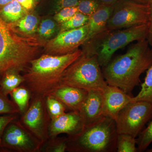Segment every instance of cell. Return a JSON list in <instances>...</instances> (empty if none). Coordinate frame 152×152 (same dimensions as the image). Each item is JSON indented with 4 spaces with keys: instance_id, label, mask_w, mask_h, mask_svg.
Listing matches in <instances>:
<instances>
[{
    "instance_id": "obj_2",
    "label": "cell",
    "mask_w": 152,
    "mask_h": 152,
    "mask_svg": "<svg viewBox=\"0 0 152 152\" xmlns=\"http://www.w3.org/2000/svg\"><path fill=\"white\" fill-rule=\"evenodd\" d=\"M83 54L79 50L63 55H44L31 61L23 76L24 86L32 96L46 97L58 87L62 75L71 64Z\"/></svg>"
},
{
    "instance_id": "obj_36",
    "label": "cell",
    "mask_w": 152,
    "mask_h": 152,
    "mask_svg": "<svg viewBox=\"0 0 152 152\" xmlns=\"http://www.w3.org/2000/svg\"><path fill=\"white\" fill-rule=\"evenodd\" d=\"M13 0H0V8L2 7L9 3L10 2Z\"/></svg>"
},
{
    "instance_id": "obj_10",
    "label": "cell",
    "mask_w": 152,
    "mask_h": 152,
    "mask_svg": "<svg viewBox=\"0 0 152 152\" xmlns=\"http://www.w3.org/2000/svg\"><path fill=\"white\" fill-rule=\"evenodd\" d=\"M42 144L16 119L6 128L1 141V150L19 152H35L40 151Z\"/></svg>"
},
{
    "instance_id": "obj_17",
    "label": "cell",
    "mask_w": 152,
    "mask_h": 152,
    "mask_svg": "<svg viewBox=\"0 0 152 152\" xmlns=\"http://www.w3.org/2000/svg\"><path fill=\"white\" fill-rule=\"evenodd\" d=\"M26 12L17 0H13L0 8V17L7 23L12 24L22 18Z\"/></svg>"
},
{
    "instance_id": "obj_30",
    "label": "cell",
    "mask_w": 152,
    "mask_h": 152,
    "mask_svg": "<svg viewBox=\"0 0 152 152\" xmlns=\"http://www.w3.org/2000/svg\"><path fill=\"white\" fill-rule=\"evenodd\" d=\"M16 119H17V114H11L0 116V151L1 141L4 132L8 125Z\"/></svg>"
},
{
    "instance_id": "obj_38",
    "label": "cell",
    "mask_w": 152,
    "mask_h": 152,
    "mask_svg": "<svg viewBox=\"0 0 152 152\" xmlns=\"http://www.w3.org/2000/svg\"><path fill=\"white\" fill-rule=\"evenodd\" d=\"M147 152H152V148L151 149L148 150V151H147Z\"/></svg>"
},
{
    "instance_id": "obj_18",
    "label": "cell",
    "mask_w": 152,
    "mask_h": 152,
    "mask_svg": "<svg viewBox=\"0 0 152 152\" xmlns=\"http://www.w3.org/2000/svg\"><path fill=\"white\" fill-rule=\"evenodd\" d=\"M19 72L11 70L6 72L1 76L0 80V92L5 95L10 94L15 89L23 83L24 79Z\"/></svg>"
},
{
    "instance_id": "obj_28",
    "label": "cell",
    "mask_w": 152,
    "mask_h": 152,
    "mask_svg": "<svg viewBox=\"0 0 152 152\" xmlns=\"http://www.w3.org/2000/svg\"><path fill=\"white\" fill-rule=\"evenodd\" d=\"M56 26L53 21L50 19L44 20L38 28L39 35L44 39H49L56 32Z\"/></svg>"
},
{
    "instance_id": "obj_21",
    "label": "cell",
    "mask_w": 152,
    "mask_h": 152,
    "mask_svg": "<svg viewBox=\"0 0 152 152\" xmlns=\"http://www.w3.org/2000/svg\"><path fill=\"white\" fill-rule=\"evenodd\" d=\"M139 101H146L152 103V65L147 70L140 91L136 96L133 97L132 102Z\"/></svg>"
},
{
    "instance_id": "obj_14",
    "label": "cell",
    "mask_w": 152,
    "mask_h": 152,
    "mask_svg": "<svg viewBox=\"0 0 152 152\" xmlns=\"http://www.w3.org/2000/svg\"><path fill=\"white\" fill-rule=\"evenodd\" d=\"M85 126L95 122L104 116L103 91L91 90L78 111Z\"/></svg>"
},
{
    "instance_id": "obj_22",
    "label": "cell",
    "mask_w": 152,
    "mask_h": 152,
    "mask_svg": "<svg viewBox=\"0 0 152 152\" xmlns=\"http://www.w3.org/2000/svg\"><path fill=\"white\" fill-rule=\"evenodd\" d=\"M136 138L126 134H118L117 140V152H138Z\"/></svg>"
},
{
    "instance_id": "obj_33",
    "label": "cell",
    "mask_w": 152,
    "mask_h": 152,
    "mask_svg": "<svg viewBox=\"0 0 152 152\" xmlns=\"http://www.w3.org/2000/svg\"><path fill=\"white\" fill-rule=\"evenodd\" d=\"M149 9V32L147 39L150 45H152V0L148 4Z\"/></svg>"
},
{
    "instance_id": "obj_12",
    "label": "cell",
    "mask_w": 152,
    "mask_h": 152,
    "mask_svg": "<svg viewBox=\"0 0 152 152\" xmlns=\"http://www.w3.org/2000/svg\"><path fill=\"white\" fill-rule=\"evenodd\" d=\"M85 124L78 111L65 113L51 120L49 129L50 138H53L58 135L66 134L72 137L80 132Z\"/></svg>"
},
{
    "instance_id": "obj_34",
    "label": "cell",
    "mask_w": 152,
    "mask_h": 152,
    "mask_svg": "<svg viewBox=\"0 0 152 152\" xmlns=\"http://www.w3.org/2000/svg\"><path fill=\"white\" fill-rule=\"evenodd\" d=\"M17 1L26 11L32 10L37 4L35 0H17Z\"/></svg>"
},
{
    "instance_id": "obj_6",
    "label": "cell",
    "mask_w": 152,
    "mask_h": 152,
    "mask_svg": "<svg viewBox=\"0 0 152 152\" xmlns=\"http://www.w3.org/2000/svg\"><path fill=\"white\" fill-rule=\"evenodd\" d=\"M62 86L76 87L88 91H103L108 84L98 63L96 55L82 54L63 72L58 87Z\"/></svg>"
},
{
    "instance_id": "obj_35",
    "label": "cell",
    "mask_w": 152,
    "mask_h": 152,
    "mask_svg": "<svg viewBox=\"0 0 152 152\" xmlns=\"http://www.w3.org/2000/svg\"><path fill=\"white\" fill-rule=\"evenodd\" d=\"M102 4L106 5H113L119 0H99Z\"/></svg>"
},
{
    "instance_id": "obj_31",
    "label": "cell",
    "mask_w": 152,
    "mask_h": 152,
    "mask_svg": "<svg viewBox=\"0 0 152 152\" xmlns=\"http://www.w3.org/2000/svg\"><path fill=\"white\" fill-rule=\"evenodd\" d=\"M80 0H56L54 9L56 12L64 8L77 7Z\"/></svg>"
},
{
    "instance_id": "obj_11",
    "label": "cell",
    "mask_w": 152,
    "mask_h": 152,
    "mask_svg": "<svg viewBox=\"0 0 152 152\" xmlns=\"http://www.w3.org/2000/svg\"><path fill=\"white\" fill-rule=\"evenodd\" d=\"M88 33V24L75 29L59 33L47 43L46 51L48 54L63 55L73 53L86 41Z\"/></svg>"
},
{
    "instance_id": "obj_3",
    "label": "cell",
    "mask_w": 152,
    "mask_h": 152,
    "mask_svg": "<svg viewBox=\"0 0 152 152\" xmlns=\"http://www.w3.org/2000/svg\"><path fill=\"white\" fill-rule=\"evenodd\" d=\"M44 44L34 36H23L0 17V76L28 68Z\"/></svg>"
},
{
    "instance_id": "obj_4",
    "label": "cell",
    "mask_w": 152,
    "mask_h": 152,
    "mask_svg": "<svg viewBox=\"0 0 152 152\" xmlns=\"http://www.w3.org/2000/svg\"><path fill=\"white\" fill-rule=\"evenodd\" d=\"M148 23L142 24L117 30L106 28L93 36L83 44V53L96 55L101 67L107 65L114 54L133 42L148 39Z\"/></svg>"
},
{
    "instance_id": "obj_13",
    "label": "cell",
    "mask_w": 152,
    "mask_h": 152,
    "mask_svg": "<svg viewBox=\"0 0 152 152\" xmlns=\"http://www.w3.org/2000/svg\"><path fill=\"white\" fill-rule=\"evenodd\" d=\"M104 115L116 119L118 114L132 101L133 96L120 88L108 85L103 91Z\"/></svg>"
},
{
    "instance_id": "obj_7",
    "label": "cell",
    "mask_w": 152,
    "mask_h": 152,
    "mask_svg": "<svg viewBox=\"0 0 152 152\" xmlns=\"http://www.w3.org/2000/svg\"><path fill=\"white\" fill-rule=\"evenodd\" d=\"M152 118V103L131 102L120 112L115 120L118 134H128L136 138Z\"/></svg>"
},
{
    "instance_id": "obj_15",
    "label": "cell",
    "mask_w": 152,
    "mask_h": 152,
    "mask_svg": "<svg viewBox=\"0 0 152 152\" xmlns=\"http://www.w3.org/2000/svg\"><path fill=\"white\" fill-rule=\"evenodd\" d=\"M88 91L70 86H59L49 95L61 101L67 108L79 111L86 98ZM49 96V95H48Z\"/></svg>"
},
{
    "instance_id": "obj_25",
    "label": "cell",
    "mask_w": 152,
    "mask_h": 152,
    "mask_svg": "<svg viewBox=\"0 0 152 152\" xmlns=\"http://www.w3.org/2000/svg\"><path fill=\"white\" fill-rule=\"evenodd\" d=\"M137 140L138 152H144L152 142V119L145 129L138 136Z\"/></svg>"
},
{
    "instance_id": "obj_20",
    "label": "cell",
    "mask_w": 152,
    "mask_h": 152,
    "mask_svg": "<svg viewBox=\"0 0 152 152\" xmlns=\"http://www.w3.org/2000/svg\"><path fill=\"white\" fill-rule=\"evenodd\" d=\"M13 101L18 106L20 113L23 114L28 107L30 93L26 87L20 86L11 93Z\"/></svg>"
},
{
    "instance_id": "obj_37",
    "label": "cell",
    "mask_w": 152,
    "mask_h": 152,
    "mask_svg": "<svg viewBox=\"0 0 152 152\" xmlns=\"http://www.w3.org/2000/svg\"><path fill=\"white\" fill-rule=\"evenodd\" d=\"M136 2L140 3V4H148L151 0H132Z\"/></svg>"
},
{
    "instance_id": "obj_8",
    "label": "cell",
    "mask_w": 152,
    "mask_h": 152,
    "mask_svg": "<svg viewBox=\"0 0 152 152\" xmlns=\"http://www.w3.org/2000/svg\"><path fill=\"white\" fill-rule=\"evenodd\" d=\"M149 9L148 4L132 0H119L113 5L107 24L110 30H117L142 24L148 23Z\"/></svg>"
},
{
    "instance_id": "obj_40",
    "label": "cell",
    "mask_w": 152,
    "mask_h": 152,
    "mask_svg": "<svg viewBox=\"0 0 152 152\" xmlns=\"http://www.w3.org/2000/svg\"><path fill=\"white\" fill-rule=\"evenodd\" d=\"M151 46L152 47V46Z\"/></svg>"
},
{
    "instance_id": "obj_16",
    "label": "cell",
    "mask_w": 152,
    "mask_h": 152,
    "mask_svg": "<svg viewBox=\"0 0 152 152\" xmlns=\"http://www.w3.org/2000/svg\"><path fill=\"white\" fill-rule=\"evenodd\" d=\"M113 8V5L101 4L97 10L89 17L88 23V33L87 40L107 28Z\"/></svg>"
},
{
    "instance_id": "obj_5",
    "label": "cell",
    "mask_w": 152,
    "mask_h": 152,
    "mask_svg": "<svg viewBox=\"0 0 152 152\" xmlns=\"http://www.w3.org/2000/svg\"><path fill=\"white\" fill-rule=\"evenodd\" d=\"M118 135L115 121L104 116L95 122L85 126L77 134L68 137L67 151L117 152Z\"/></svg>"
},
{
    "instance_id": "obj_24",
    "label": "cell",
    "mask_w": 152,
    "mask_h": 152,
    "mask_svg": "<svg viewBox=\"0 0 152 152\" xmlns=\"http://www.w3.org/2000/svg\"><path fill=\"white\" fill-rule=\"evenodd\" d=\"M89 17L78 12L67 21L61 24L59 33L83 26L88 23Z\"/></svg>"
},
{
    "instance_id": "obj_32",
    "label": "cell",
    "mask_w": 152,
    "mask_h": 152,
    "mask_svg": "<svg viewBox=\"0 0 152 152\" xmlns=\"http://www.w3.org/2000/svg\"><path fill=\"white\" fill-rule=\"evenodd\" d=\"M68 138L61 139L58 141V142L55 143L54 145H53L52 146H50L49 151L51 152H64L67 151Z\"/></svg>"
},
{
    "instance_id": "obj_9",
    "label": "cell",
    "mask_w": 152,
    "mask_h": 152,
    "mask_svg": "<svg viewBox=\"0 0 152 152\" xmlns=\"http://www.w3.org/2000/svg\"><path fill=\"white\" fill-rule=\"evenodd\" d=\"M50 120L46 97L34 96H32L29 107L22 117L20 122L43 145L50 138Z\"/></svg>"
},
{
    "instance_id": "obj_19",
    "label": "cell",
    "mask_w": 152,
    "mask_h": 152,
    "mask_svg": "<svg viewBox=\"0 0 152 152\" xmlns=\"http://www.w3.org/2000/svg\"><path fill=\"white\" fill-rule=\"evenodd\" d=\"M38 23V18L36 16L29 14L16 23L10 25L19 32L29 35L37 31Z\"/></svg>"
},
{
    "instance_id": "obj_27",
    "label": "cell",
    "mask_w": 152,
    "mask_h": 152,
    "mask_svg": "<svg viewBox=\"0 0 152 152\" xmlns=\"http://www.w3.org/2000/svg\"><path fill=\"white\" fill-rule=\"evenodd\" d=\"M19 113L18 107L15 102L9 99L7 96L0 92V115H11Z\"/></svg>"
},
{
    "instance_id": "obj_29",
    "label": "cell",
    "mask_w": 152,
    "mask_h": 152,
    "mask_svg": "<svg viewBox=\"0 0 152 152\" xmlns=\"http://www.w3.org/2000/svg\"><path fill=\"white\" fill-rule=\"evenodd\" d=\"M78 12L77 7L64 8L57 12L54 19L58 23L61 24L67 21Z\"/></svg>"
},
{
    "instance_id": "obj_26",
    "label": "cell",
    "mask_w": 152,
    "mask_h": 152,
    "mask_svg": "<svg viewBox=\"0 0 152 152\" xmlns=\"http://www.w3.org/2000/svg\"><path fill=\"white\" fill-rule=\"evenodd\" d=\"M101 4L99 0H80L77 7L79 12L90 17Z\"/></svg>"
},
{
    "instance_id": "obj_23",
    "label": "cell",
    "mask_w": 152,
    "mask_h": 152,
    "mask_svg": "<svg viewBox=\"0 0 152 152\" xmlns=\"http://www.w3.org/2000/svg\"><path fill=\"white\" fill-rule=\"evenodd\" d=\"M46 104L51 120L65 113L67 109L65 105L61 101L51 95L46 97Z\"/></svg>"
},
{
    "instance_id": "obj_1",
    "label": "cell",
    "mask_w": 152,
    "mask_h": 152,
    "mask_svg": "<svg viewBox=\"0 0 152 152\" xmlns=\"http://www.w3.org/2000/svg\"><path fill=\"white\" fill-rule=\"evenodd\" d=\"M147 39L137 41L124 54L102 67L107 83L120 88L131 96L140 83V77L152 65V50Z\"/></svg>"
},
{
    "instance_id": "obj_39",
    "label": "cell",
    "mask_w": 152,
    "mask_h": 152,
    "mask_svg": "<svg viewBox=\"0 0 152 152\" xmlns=\"http://www.w3.org/2000/svg\"><path fill=\"white\" fill-rule=\"evenodd\" d=\"M35 1L36 3L37 4V3L39 2L40 0H35Z\"/></svg>"
}]
</instances>
